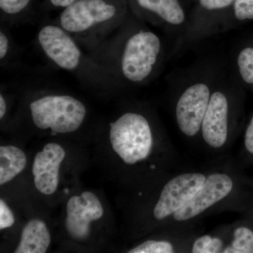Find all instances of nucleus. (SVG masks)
Here are the masks:
<instances>
[{
  "label": "nucleus",
  "instance_id": "nucleus-18",
  "mask_svg": "<svg viewBox=\"0 0 253 253\" xmlns=\"http://www.w3.org/2000/svg\"><path fill=\"white\" fill-rule=\"evenodd\" d=\"M27 158L22 150L14 146L0 147V184H6L25 169Z\"/></svg>",
  "mask_w": 253,
  "mask_h": 253
},
{
  "label": "nucleus",
  "instance_id": "nucleus-15",
  "mask_svg": "<svg viewBox=\"0 0 253 253\" xmlns=\"http://www.w3.org/2000/svg\"><path fill=\"white\" fill-rule=\"evenodd\" d=\"M41 9V0H0L1 23L14 26L25 22Z\"/></svg>",
  "mask_w": 253,
  "mask_h": 253
},
{
  "label": "nucleus",
  "instance_id": "nucleus-11",
  "mask_svg": "<svg viewBox=\"0 0 253 253\" xmlns=\"http://www.w3.org/2000/svg\"><path fill=\"white\" fill-rule=\"evenodd\" d=\"M157 237L146 239L128 253H189L193 240L204 232L202 221L159 228Z\"/></svg>",
  "mask_w": 253,
  "mask_h": 253
},
{
  "label": "nucleus",
  "instance_id": "nucleus-10",
  "mask_svg": "<svg viewBox=\"0 0 253 253\" xmlns=\"http://www.w3.org/2000/svg\"><path fill=\"white\" fill-rule=\"evenodd\" d=\"M129 11L156 27L181 36L187 23L188 11L181 0H126Z\"/></svg>",
  "mask_w": 253,
  "mask_h": 253
},
{
  "label": "nucleus",
  "instance_id": "nucleus-22",
  "mask_svg": "<svg viewBox=\"0 0 253 253\" xmlns=\"http://www.w3.org/2000/svg\"><path fill=\"white\" fill-rule=\"evenodd\" d=\"M7 25L1 23L0 28V61L1 66L7 64L14 51V42L11 39Z\"/></svg>",
  "mask_w": 253,
  "mask_h": 253
},
{
  "label": "nucleus",
  "instance_id": "nucleus-24",
  "mask_svg": "<svg viewBox=\"0 0 253 253\" xmlns=\"http://www.w3.org/2000/svg\"><path fill=\"white\" fill-rule=\"evenodd\" d=\"M76 0H41V9L44 11L61 9L67 7Z\"/></svg>",
  "mask_w": 253,
  "mask_h": 253
},
{
  "label": "nucleus",
  "instance_id": "nucleus-4",
  "mask_svg": "<svg viewBox=\"0 0 253 253\" xmlns=\"http://www.w3.org/2000/svg\"><path fill=\"white\" fill-rule=\"evenodd\" d=\"M245 94L239 83L219 78L205 114L199 149L216 159L229 156L244 127Z\"/></svg>",
  "mask_w": 253,
  "mask_h": 253
},
{
  "label": "nucleus",
  "instance_id": "nucleus-21",
  "mask_svg": "<svg viewBox=\"0 0 253 253\" xmlns=\"http://www.w3.org/2000/svg\"><path fill=\"white\" fill-rule=\"evenodd\" d=\"M236 67L241 80L253 86V47L247 46L239 51L236 57Z\"/></svg>",
  "mask_w": 253,
  "mask_h": 253
},
{
  "label": "nucleus",
  "instance_id": "nucleus-23",
  "mask_svg": "<svg viewBox=\"0 0 253 253\" xmlns=\"http://www.w3.org/2000/svg\"><path fill=\"white\" fill-rule=\"evenodd\" d=\"M14 214L2 199L0 200V229L11 227L14 224Z\"/></svg>",
  "mask_w": 253,
  "mask_h": 253
},
{
  "label": "nucleus",
  "instance_id": "nucleus-14",
  "mask_svg": "<svg viewBox=\"0 0 253 253\" xmlns=\"http://www.w3.org/2000/svg\"><path fill=\"white\" fill-rule=\"evenodd\" d=\"M50 243L51 235L45 223L41 219H32L23 228L21 241L14 253H44Z\"/></svg>",
  "mask_w": 253,
  "mask_h": 253
},
{
  "label": "nucleus",
  "instance_id": "nucleus-3",
  "mask_svg": "<svg viewBox=\"0 0 253 253\" xmlns=\"http://www.w3.org/2000/svg\"><path fill=\"white\" fill-rule=\"evenodd\" d=\"M113 151L126 166H144L156 179L186 167L161 124L144 110H128L110 123Z\"/></svg>",
  "mask_w": 253,
  "mask_h": 253
},
{
  "label": "nucleus",
  "instance_id": "nucleus-19",
  "mask_svg": "<svg viewBox=\"0 0 253 253\" xmlns=\"http://www.w3.org/2000/svg\"><path fill=\"white\" fill-rule=\"evenodd\" d=\"M253 19V0H235L229 14L219 25L217 33L229 31L236 25Z\"/></svg>",
  "mask_w": 253,
  "mask_h": 253
},
{
  "label": "nucleus",
  "instance_id": "nucleus-6",
  "mask_svg": "<svg viewBox=\"0 0 253 253\" xmlns=\"http://www.w3.org/2000/svg\"><path fill=\"white\" fill-rule=\"evenodd\" d=\"M36 42L50 63L74 75L82 83L96 87L117 86L104 68L95 63L79 43L54 21L40 28Z\"/></svg>",
  "mask_w": 253,
  "mask_h": 253
},
{
  "label": "nucleus",
  "instance_id": "nucleus-17",
  "mask_svg": "<svg viewBox=\"0 0 253 253\" xmlns=\"http://www.w3.org/2000/svg\"><path fill=\"white\" fill-rule=\"evenodd\" d=\"M229 224H221L209 232L196 236L189 249V253H223L229 236Z\"/></svg>",
  "mask_w": 253,
  "mask_h": 253
},
{
  "label": "nucleus",
  "instance_id": "nucleus-12",
  "mask_svg": "<svg viewBox=\"0 0 253 253\" xmlns=\"http://www.w3.org/2000/svg\"><path fill=\"white\" fill-rule=\"evenodd\" d=\"M65 226L68 235L76 241H84L90 234L91 221L101 219L104 211L96 195L84 191L81 196H73L68 201Z\"/></svg>",
  "mask_w": 253,
  "mask_h": 253
},
{
  "label": "nucleus",
  "instance_id": "nucleus-8",
  "mask_svg": "<svg viewBox=\"0 0 253 253\" xmlns=\"http://www.w3.org/2000/svg\"><path fill=\"white\" fill-rule=\"evenodd\" d=\"M29 108L36 127L51 129L52 136L78 130L86 116L84 104L68 94L43 95L31 101Z\"/></svg>",
  "mask_w": 253,
  "mask_h": 253
},
{
  "label": "nucleus",
  "instance_id": "nucleus-20",
  "mask_svg": "<svg viewBox=\"0 0 253 253\" xmlns=\"http://www.w3.org/2000/svg\"><path fill=\"white\" fill-rule=\"evenodd\" d=\"M243 138L242 146L236 160L238 164L245 169L253 165V113L245 128Z\"/></svg>",
  "mask_w": 253,
  "mask_h": 253
},
{
  "label": "nucleus",
  "instance_id": "nucleus-28",
  "mask_svg": "<svg viewBox=\"0 0 253 253\" xmlns=\"http://www.w3.org/2000/svg\"><path fill=\"white\" fill-rule=\"evenodd\" d=\"M248 182H249V185L253 188V177L252 176H248Z\"/></svg>",
  "mask_w": 253,
  "mask_h": 253
},
{
  "label": "nucleus",
  "instance_id": "nucleus-13",
  "mask_svg": "<svg viewBox=\"0 0 253 253\" xmlns=\"http://www.w3.org/2000/svg\"><path fill=\"white\" fill-rule=\"evenodd\" d=\"M66 152L60 145L49 143L35 157L32 172L37 190L41 194L51 195L57 189L59 182L60 165Z\"/></svg>",
  "mask_w": 253,
  "mask_h": 253
},
{
  "label": "nucleus",
  "instance_id": "nucleus-26",
  "mask_svg": "<svg viewBox=\"0 0 253 253\" xmlns=\"http://www.w3.org/2000/svg\"><path fill=\"white\" fill-rule=\"evenodd\" d=\"M7 111V105L2 93L0 94V119L2 120Z\"/></svg>",
  "mask_w": 253,
  "mask_h": 253
},
{
  "label": "nucleus",
  "instance_id": "nucleus-16",
  "mask_svg": "<svg viewBox=\"0 0 253 253\" xmlns=\"http://www.w3.org/2000/svg\"><path fill=\"white\" fill-rule=\"evenodd\" d=\"M229 226L227 244L223 253H253V223L241 217Z\"/></svg>",
  "mask_w": 253,
  "mask_h": 253
},
{
  "label": "nucleus",
  "instance_id": "nucleus-1",
  "mask_svg": "<svg viewBox=\"0 0 253 253\" xmlns=\"http://www.w3.org/2000/svg\"><path fill=\"white\" fill-rule=\"evenodd\" d=\"M221 158L155 179L149 206L151 226L191 224L212 214L241 211L246 200L244 180L237 168Z\"/></svg>",
  "mask_w": 253,
  "mask_h": 253
},
{
  "label": "nucleus",
  "instance_id": "nucleus-7",
  "mask_svg": "<svg viewBox=\"0 0 253 253\" xmlns=\"http://www.w3.org/2000/svg\"><path fill=\"white\" fill-rule=\"evenodd\" d=\"M214 73H205L187 82L176 91L172 103L176 126L184 140L199 148L200 133L216 83Z\"/></svg>",
  "mask_w": 253,
  "mask_h": 253
},
{
  "label": "nucleus",
  "instance_id": "nucleus-27",
  "mask_svg": "<svg viewBox=\"0 0 253 253\" xmlns=\"http://www.w3.org/2000/svg\"><path fill=\"white\" fill-rule=\"evenodd\" d=\"M181 1H183V3H184V6H185L186 9H187V8L189 7V6H192V4H193V3H194V0H181Z\"/></svg>",
  "mask_w": 253,
  "mask_h": 253
},
{
  "label": "nucleus",
  "instance_id": "nucleus-5",
  "mask_svg": "<svg viewBox=\"0 0 253 253\" xmlns=\"http://www.w3.org/2000/svg\"><path fill=\"white\" fill-rule=\"evenodd\" d=\"M129 12L126 0H76L54 22L87 51L118 29Z\"/></svg>",
  "mask_w": 253,
  "mask_h": 253
},
{
  "label": "nucleus",
  "instance_id": "nucleus-9",
  "mask_svg": "<svg viewBox=\"0 0 253 253\" xmlns=\"http://www.w3.org/2000/svg\"><path fill=\"white\" fill-rule=\"evenodd\" d=\"M235 0H194L188 11L187 23L176 48L196 44L217 34L219 25L229 14Z\"/></svg>",
  "mask_w": 253,
  "mask_h": 253
},
{
  "label": "nucleus",
  "instance_id": "nucleus-25",
  "mask_svg": "<svg viewBox=\"0 0 253 253\" xmlns=\"http://www.w3.org/2000/svg\"><path fill=\"white\" fill-rule=\"evenodd\" d=\"M241 217L248 219L253 223V201L244 211L240 213Z\"/></svg>",
  "mask_w": 253,
  "mask_h": 253
},
{
  "label": "nucleus",
  "instance_id": "nucleus-2",
  "mask_svg": "<svg viewBox=\"0 0 253 253\" xmlns=\"http://www.w3.org/2000/svg\"><path fill=\"white\" fill-rule=\"evenodd\" d=\"M117 86H139L162 71L166 49L161 37L129 11L123 24L86 51Z\"/></svg>",
  "mask_w": 253,
  "mask_h": 253
}]
</instances>
